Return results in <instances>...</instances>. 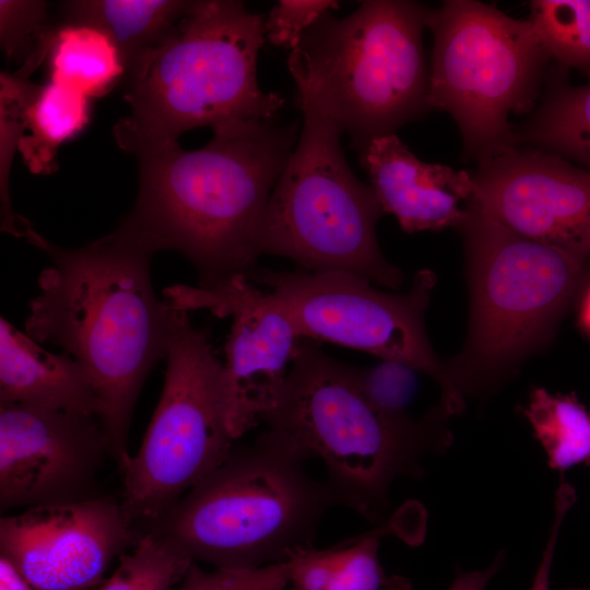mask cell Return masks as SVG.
Segmentation results:
<instances>
[{"label":"cell","instance_id":"cell-1","mask_svg":"<svg viewBox=\"0 0 590 590\" xmlns=\"http://www.w3.org/2000/svg\"><path fill=\"white\" fill-rule=\"evenodd\" d=\"M51 260L38 278L25 333L50 342L87 371L97 416L118 467L130 455L128 434L142 386L167 357L178 308L155 295V255L123 228L80 248L44 240Z\"/></svg>","mask_w":590,"mask_h":590},{"label":"cell","instance_id":"cell-2","mask_svg":"<svg viewBox=\"0 0 590 590\" xmlns=\"http://www.w3.org/2000/svg\"><path fill=\"white\" fill-rule=\"evenodd\" d=\"M198 150L179 143L139 154V189L120 227L155 253H182L209 287L249 275L270 196L298 140V121L221 125Z\"/></svg>","mask_w":590,"mask_h":590},{"label":"cell","instance_id":"cell-3","mask_svg":"<svg viewBox=\"0 0 590 590\" xmlns=\"http://www.w3.org/2000/svg\"><path fill=\"white\" fill-rule=\"evenodd\" d=\"M264 40V16L244 2L193 1L123 82L130 109L114 127L119 148L138 156L176 144L194 128L276 118L284 99L262 91L257 79Z\"/></svg>","mask_w":590,"mask_h":590},{"label":"cell","instance_id":"cell-4","mask_svg":"<svg viewBox=\"0 0 590 590\" xmlns=\"http://www.w3.org/2000/svg\"><path fill=\"white\" fill-rule=\"evenodd\" d=\"M446 416L440 406L420 420L386 413L364 391L356 368L303 339L262 421L307 459H321L339 505L379 521L391 483L417 474L421 456L447 445Z\"/></svg>","mask_w":590,"mask_h":590},{"label":"cell","instance_id":"cell-5","mask_svg":"<svg viewBox=\"0 0 590 590\" xmlns=\"http://www.w3.org/2000/svg\"><path fill=\"white\" fill-rule=\"evenodd\" d=\"M302 453L270 429L224 461L161 519L148 526L192 559L216 568H259L312 546L328 508L327 482L305 470Z\"/></svg>","mask_w":590,"mask_h":590},{"label":"cell","instance_id":"cell-6","mask_svg":"<svg viewBox=\"0 0 590 590\" xmlns=\"http://www.w3.org/2000/svg\"><path fill=\"white\" fill-rule=\"evenodd\" d=\"M429 10L414 1L368 0L346 17L328 11L290 52L297 94L350 137L359 158L374 139L430 109L423 46Z\"/></svg>","mask_w":590,"mask_h":590},{"label":"cell","instance_id":"cell-7","mask_svg":"<svg viewBox=\"0 0 590 590\" xmlns=\"http://www.w3.org/2000/svg\"><path fill=\"white\" fill-rule=\"evenodd\" d=\"M456 228L465 250L470 319L449 368L463 398L491 392L547 340L586 261L515 233L472 202Z\"/></svg>","mask_w":590,"mask_h":590},{"label":"cell","instance_id":"cell-8","mask_svg":"<svg viewBox=\"0 0 590 590\" xmlns=\"http://www.w3.org/2000/svg\"><path fill=\"white\" fill-rule=\"evenodd\" d=\"M303 126L264 211L259 255L293 260L305 272H344L397 290L402 271L376 237L384 214L370 187L351 169L339 127L297 94Z\"/></svg>","mask_w":590,"mask_h":590},{"label":"cell","instance_id":"cell-9","mask_svg":"<svg viewBox=\"0 0 590 590\" xmlns=\"http://www.w3.org/2000/svg\"><path fill=\"white\" fill-rule=\"evenodd\" d=\"M429 108L456 121L465 160L476 164L515 146L511 115L533 111L550 56L530 20L494 5L448 0L430 9Z\"/></svg>","mask_w":590,"mask_h":590},{"label":"cell","instance_id":"cell-10","mask_svg":"<svg viewBox=\"0 0 590 590\" xmlns=\"http://www.w3.org/2000/svg\"><path fill=\"white\" fill-rule=\"evenodd\" d=\"M166 358L164 387L141 447L119 465L120 504L132 524L161 519L224 461L235 441L226 423L223 363L185 309L178 308Z\"/></svg>","mask_w":590,"mask_h":590},{"label":"cell","instance_id":"cell-11","mask_svg":"<svg viewBox=\"0 0 590 590\" xmlns=\"http://www.w3.org/2000/svg\"><path fill=\"white\" fill-rule=\"evenodd\" d=\"M249 279L267 286L292 312L303 339L326 341L412 366L440 389L449 415L463 409L449 365L434 351L425 312L436 285L420 270L404 294L380 292L366 279L344 272L255 270Z\"/></svg>","mask_w":590,"mask_h":590},{"label":"cell","instance_id":"cell-12","mask_svg":"<svg viewBox=\"0 0 590 590\" xmlns=\"http://www.w3.org/2000/svg\"><path fill=\"white\" fill-rule=\"evenodd\" d=\"M164 295L177 308L208 309L232 318L222 386L228 432L234 440L240 438L280 399L303 340L292 312L273 293L258 288L243 274L209 287L173 285Z\"/></svg>","mask_w":590,"mask_h":590},{"label":"cell","instance_id":"cell-13","mask_svg":"<svg viewBox=\"0 0 590 590\" xmlns=\"http://www.w3.org/2000/svg\"><path fill=\"white\" fill-rule=\"evenodd\" d=\"M107 497L42 505L0 520V550L34 590H87L138 534Z\"/></svg>","mask_w":590,"mask_h":590},{"label":"cell","instance_id":"cell-14","mask_svg":"<svg viewBox=\"0 0 590 590\" xmlns=\"http://www.w3.org/2000/svg\"><path fill=\"white\" fill-rule=\"evenodd\" d=\"M472 203L532 240L590 259V169L515 146L476 164Z\"/></svg>","mask_w":590,"mask_h":590},{"label":"cell","instance_id":"cell-15","mask_svg":"<svg viewBox=\"0 0 590 590\" xmlns=\"http://www.w3.org/2000/svg\"><path fill=\"white\" fill-rule=\"evenodd\" d=\"M107 439L96 416L0 403V506L8 510L88 496Z\"/></svg>","mask_w":590,"mask_h":590},{"label":"cell","instance_id":"cell-16","mask_svg":"<svg viewBox=\"0 0 590 590\" xmlns=\"http://www.w3.org/2000/svg\"><path fill=\"white\" fill-rule=\"evenodd\" d=\"M359 161L384 213L406 233L457 227L472 202L470 173L420 160L396 133L374 139Z\"/></svg>","mask_w":590,"mask_h":590},{"label":"cell","instance_id":"cell-17","mask_svg":"<svg viewBox=\"0 0 590 590\" xmlns=\"http://www.w3.org/2000/svg\"><path fill=\"white\" fill-rule=\"evenodd\" d=\"M0 403L98 416L99 401L84 367L37 344L0 320Z\"/></svg>","mask_w":590,"mask_h":590},{"label":"cell","instance_id":"cell-18","mask_svg":"<svg viewBox=\"0 0 590 590\" xmlns=\"http://www.w3.org/2000/svg\"><path fill=\"white\" fill-rule=\"evenodd\" d=\"M187 0H74L62 3V23L93 25L119 51L125 82L189 12Z\"/></svg>","mask_w":590,"mask_h":590},{"label":"cell","instance_id":"cell-19","mask_svg":"<svg viewBox=\"0 0 590 590\" xmlns=\"http://www.w3.org/2000/svg\"><path fill=\"white\" fill-rule=\"evenodd\" d=\"M548 71L546 91L532 115L514 128L517 146L545 151L590 169V85L570 86Z\"/></svg>","mask_w":590,"mask_h":590},{"label":"cell","instance_id":"cell-20","mask_svg":"<svg viewBox=\"0 0 590 590\" xmlns=\"http://www.w3.org/2000/svg\"><path fill=\"white\" fill-rule=\"evenodd\" d=\"M90 120V98L47 81L31 83L24 103L23 122L30 134L19 142L28 169L48 174L57 168L58 148L80 133Z\"/></svg>","mask_w":590,"mask_h":590},{"label":"cell","instance_id":"cell-21","mask_svg":"<svg viewBox=\"0 0 590 590\" xmlns=\"http://www.w3.org/2000/svg\"><path fill=\"white\" fill-rule=\"evenodd\" d=\"M47 59L49 81L90 99L108 93L125 75L113 40L102 30L84 23H60Z\"/></svg>","mask_w":590,"mask_h":590},{"label":"cell","instance_id":"cell-22","mask_svg":"<svg viewBox=\"0 0 590 590\" xmlns=\"http://www.w3.org/2000/svg\"><path fill=\"white\" fill-rule=\"evenodd\" d=\"M522 413L552 469L564 471L590 458V412L575 396L534 388Z\"/></svg>","mask_w":590,"mask_h":590},{"label":"cell","instance_id":"cell-23","mask_svg":"<svg viewBox=\"0 0 590 590\" xmlns=\"http://www.w3.org/2000/svg\"><path fill=\"white\" fill-rule=\"evenodd\" d=\"M193 563L170 539L146 529L130 552L119 555L117 569L98 590H170Z\"/></svg>","mask_w":590,"mask_h":590},{"label":"cell","instance_id":"cell-24","mask_svg":"<svg viewBox=\"0 0 590 590\" xmlns=\"http://www.w3.org/2000/svg\"><path fill=\"white\" fill-rule=\"evenodd\" d=\"M530 22L551 59L590 76V0H534Z\"/></svg>","mask_w":590,"mask_h":590},{"label":"cell","instance_id":"cell-25","mask_svg":"<svg viewBox=\"0 0 590 590\" xmlns=\"http://www.w3.org/2000/svg\"><path fill=\"white\" fill-rule=\"evenodd\" d=\"M55 31L47 2L0 0V43L8 59L24 63L51 43Z\"/></svg>","mask_w":590,"mask_h":590},{"label":"cell","instance_id":"cell-26","mask_svg":"<svg viewBox=\"0 0 590 590\" xmlns=\"http://www.w3.org/2000/svg\"><path fill=\"white\" fill-rule=\"evenodd\" d=\"M24 101L11 92H0V198H1V229L15 237H24L30 243L37 236L32 224L17 214L11 204L9 194V173L14 150L23 137Z\"/></svg>","mask_w":590,"mask_h":590},{"label":"cell","instance_id":"cell-27","mask_svg":"<svg viewBox=\"0 0 590 590\" xmlns=\"http://www.w3.org/2000/svg\"><path fill=\"white\" fill-rule=\"evenodd\" d=\"M420 371L404 363L382 359L377 366L359 369L356 375L368 398L382 411L396 417H412L408 406L417 390Z\"/></svg>","mask_w":590,"mask_h":590},{"label":"cell","instance_id":"cell-28","mask_svg":"<svg viewBox=\"0 0 590 590\" xmlns=\"http://www.w3.org/2000/svg\"><path fill=\"white\" fill-rule=\"evenodd\" d=\"M288 582L287 562L259 568H216L211 573L193 563L179 590H284Z\"/></svg>","mask_w":590,"mask_h":590},{"label":"cell","instance_id":"cell-29","mask_svg":"<svg viewBox=\"0 0 590 590\" xmlns=\"http://www.w3.org/2000/svg\"><path fill=\"white\" fill-rule=\"evenodd\" d=\"M339 7L335 0H280L264 20L266 39L292 51L323 13Z\"/></svg>","mask_w":590,"mask_h":590},{"label":"cell","instance_id":"cell-30","mask_svg":"<svg viewBox=\"0 0 590 590\" xmlns=\"http://www.w3.org/2000/svg\"><path fill=\"white\" fill-rule=\"evenodd\" d=\"M379 533L344 544L341 563L327 590H379L385 575L378 559Z\"/></svg>","mask_w":590,"mask_h":590},{"label":"cell","instance_id":"cell-31","mask_svg":"<svg viewBox=\"0 0 590 590\" xmlns=\"http://www.w3.org/2000/svg\"><path fill=\"white\" fill-rule=\"evenodd\" d=\"M576 499L575 491L568 483H562L555 498V517L542 559L538 567L531 590H550V573L555 552V545L563 520Z\"/></svg>","mask_w":590,"mask_h":590},{"label":"cell","instance_id":"cell-32","mask_svg":"<svg viewBox=\"0 0 590 590\" xmlns=\"http://www.w3.org/2000/svg\"><path fill=\"white\" fill-rule=\"evenodd\" d=\"M503 560V554L500 553L487 569L459 571L449 590H485L489 580L502 567Z\"/></svg>","mask_w":590,"mask_h":590},{"label":"cell","instance_id":"cell-33","mask_svg":"<svg viewBox=\"0 0 590 590\" xmlns=\"http://www.w3.org/2000/svg\"><path fill=\"white\" fill-rule=\"evenodd\" d=\"M0 590H34L2 556L0 559Z\"/></svg>","mask_w":590,"mask_h":590},{"label":"cell","instance_id":"cell-34","mask_svg":"<svg viewBox=\"0 0 590 590\" xmlns=\"http://www.w3.org/2000/svg\"><path fill=\"white\" fill-rule=\"evenodd\" d=\"M580 321L583 328L590 333V287L582 300Z\"/></svg>","mask_w":590,"mask_h":590},{"label":"cell","instance_id":"cell-35","mask_svg":"<svg viewBox=\"0 0 590 590\" xmlns=\"http://www.w3.org/2000/svg\"><path fill=\"white\" fill-rule=\"evenodd\" d=\"M566 590H590V589L574 588V589H566Z\"/></svg>","mask_w":590,"mask_h":590}]
</instances>
